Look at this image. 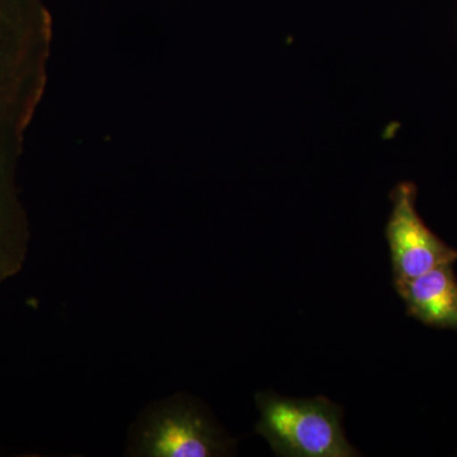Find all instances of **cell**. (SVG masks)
Returning <instances> with one entry per match:
<instances>
[{"label": "cell", "mask_w": 457, "mask_h": 457, "mask_svg": "<svg viewBox=\"0 0 457 457\" xmlns=\"http://www.w3.org/2000/svg\"><path fill=\"white\" fill-rule=\"evenodd\" d=\"M126 453L141 457L228 456L236 453V440L200 400L179 393L153 403L140 414Z\"/></svg>", "instance_id": "cell-1"}, {"label": "cell", "mask_w": 457, "mask_h": 457, "mask_svg": "<svg viewBox=\"0 0 457 457\" xmlns=\"http://www.w3.org/2000/svg\"><path fill=\"white\" fill-rule=\"evenodd\" d=\"M261 418L255 432L284 457L359 456L342 426L343 411L326 396L291 399L272 392L255 395Z\"/></svg>", "instance_id": "cell-2"}, {"label": "cell", "mask_w": 457, "mask_h": 457, "mask_svg": "<svg viewBox=\"0 0 457 457\" xmlns=\"http://www.w3.org/2000/svg\"><path fill=\"white\" fill-rule=\"evenodd\" d=\"M390 198L393 210L385 236L392 257L394 284L425 275L436 267L455 263L456 249L436 236L418 213L416 186L399 183Z\"/></svg>", "instance_id": "cell-3"}, {"label": "cell", "mask_w": 457, "mask_h": 457, "mask_svg": "<svg viewBox=\"0 0 457 457\" xmlns=\"http://www.w3.org/2000/svg\"><path fill=\"white\" fill-rule=\"evenodd\" d=\"M394 286L409 317L426 326L457 330V278L453 264L436 267Z\"/></svg>", "instance_id": "cell-4"}, {"label": "cell", "mask_w": 457, "mask_h": 457, "mask_svg": "<svg viewBox=\"0 0 457 457\" xmlns=\"http://www.w3.org/2000/svg\"><path fill=\"white\" fill-rule=\"evenodd\" d=\"M37 0H0V37L29 23L37 13ZM22 227V219L11 195L9 176L0 165V255L11 245Z\"/></svg>", "instance_id": "cell-5"}]
</instances>
